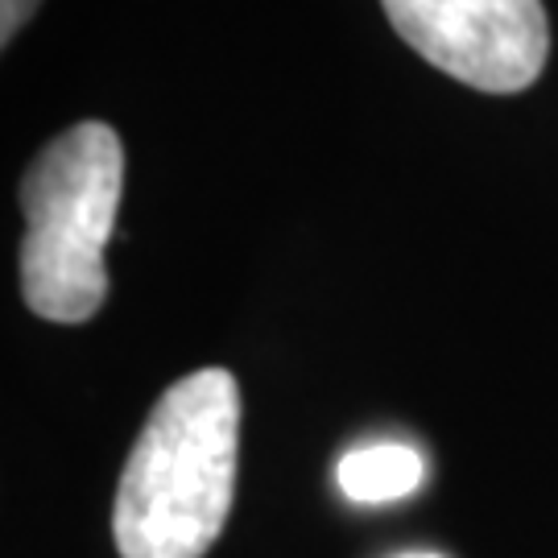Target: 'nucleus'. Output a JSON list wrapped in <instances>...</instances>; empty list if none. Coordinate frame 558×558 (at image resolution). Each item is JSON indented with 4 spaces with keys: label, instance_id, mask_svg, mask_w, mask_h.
<instances>
[{
    "label": "nucleus",
    "instance_id": "nucleus-2",
    "mask_svg": "<svg viewBox=\"0 0 558 558\" xmlns=\"http://www.w3.org/2000/svg\"><path fill=\"white\" fill-rule=\"evenodd\" d=\"M124 191V145L104 120L50 141L21 179V294L50 323H87L108 299L104 248Z\"/></svg>",
    "mask_w": 558,
    "mask_h": 558
},
{
    "label": "nucleus",
    "instance_id": "nucleus-4",
    "mask_svg": "<svg viewBox=\"0 0 558 558\" xmlns=\"http://www.w3.org/2000/svg\"><path fill=\"white\" fill-rule=\"evenodd\" d=\"M426 463L405 442H368L339 459V488L356 505H389L422 488Z\"/></svg>",
    "mask_w": 558,
    "mask_h": 558
},
{
    "label": "nucleus",
    "instance_id": "nucleus-6",
    "mask_svg": "<svg viewBox=\"0 0 558 558\" xmlns=\"http://www.w3.org/2000/svg\"><path fill=\"white\" fill-rule=\"evenodd\" d=\"M401 558H439V555H401Z\"/></svg>",
    "mask_w": 558,
    "mask_h": 558
},
{
    "label": "nucleus",
    "instance_id": "nucleus-5",
    "mask_svg": "<svg viewBox=\"0 0 558 558\" xmlns=\"http://www.w3.org/2000/svg\"><path fill=\"white\" fill-rule=\"evenodd\" d=\"M38 4L41 0H0V38H17V29L38 13Z\"/></svg>",
    "mask_w": 558,
    "mask_h": 558
},
{
    "label": "nucleus",
    "instance_id": "nucleus-3",
    "mask_svg": "<svg viewBox=\"0 0 558 558\" xmlns=\"http://www.w3.org/2000/svg\"><path fill=\"white\" fill-rule=\"evenodd\" d=\"M405 46L488 96L525 92L550 59L542 0H380Z\"/></svg>",
    "mask_w": 558,
    "mask_h": 558
},
{
    "label": "nucleus",
    "instance_id": "nucleus-1",
    "mask_svg": "<svg viewBox=\"0 0 558 558\" xmlns=\"http://www.w3.org/2000/svg\"><path fill=\"white\" fill-rule=\"evenodd\" d=\"M240 385L228 368L174 380L141 426L112 505L120 558H203L236 497Z\"/></svg>",
    "mask_w": 558,
    "mask_h": 558
}]
</instances>
